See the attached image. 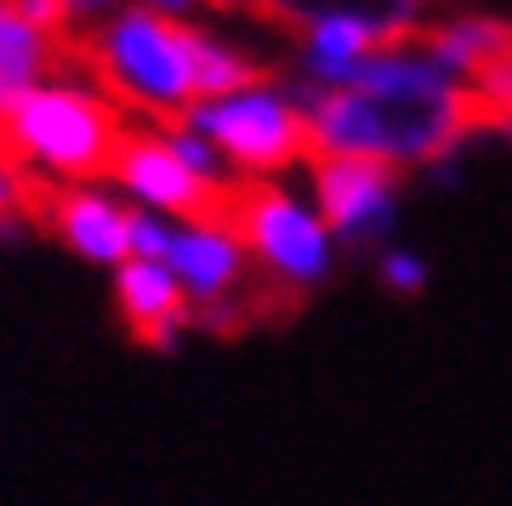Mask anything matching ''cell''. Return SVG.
<instances>
[{"label": "cell", "instance_id": "6da1fadb", "mask_svg": "<svg viewBox=\"0 0 512 506\" xmlns=\"http://www.w3.org/2000/svg\"><path fill=\"white\" fill-rule=\"evenodd\" d=\"M291 91L308 114L313 154L382 160L393 171H433L439 160L456 154L478 120L473 91L433 63L427 40L382 46L336 91L296 86V80Z\"/></svg>", "mask_w": 512, "mask_h": 506}, {"label": "cell", "instance_id": "7a4b0ae2", "mask_svg": "<svg viewBox=\"0 0 512 506\" xmlns=\"http://www.w3.org/2000/svg\"><path fill=\"white\" fill-rule=\"evenodd\" d=\"M126 143L120 103L86 80H40L23 91L0 120V148L23 171H40L52 182H92L114 165Z\"/></svg>", "mask_w": 512, "mask_h": 506}, {"label": "cell", "instance_id": "3957f363", "mask_svg": "<svg viewBox=\"0 0 512 506\" xmlns=\"http://www.w3.org/2000/svg\"><path fill=\"white\" fill-rule=\"evenodd\" d=\"M92 63H97L103 91L137 114L183 120L200 103V86H194V23H171V18L143 12V6H126L120 18L97 23Z\"/></svg>", "mask_w": 512, "mask_h": 506}, {"label": "cell", "instance_id": "277c9868", "mask_svg": "<svg viewBox=\"0 0 512 506\" xmlns=\"http://www.w3.org/2000/svg\"><path fill=\"white\" fill-rule=\"evenodd\" d=\"M194 131H205L228 171L245 182H279L291 165L313 160L308 114L296 103L291 86L274 80H251V86L228 91V97H205L183 114Z\"/></svg>", "mask_w": 512, "mask_h": 506}, {"label": "cell", "instance_id": "5b68a950", "mask_svg": "<svg viewBox=\"0 0 512 506\" xmlns=\"http://www.w3.org/2000/svg\"><path fill=\"white\" fill-rule=\"evenodd\" d=\"M234 228L245 239L251 262L274 285L285 290H319L336 279V262H342V239L330 234L325 211L313 205L308 188H291V182H251L239 194Z\"/></svg>", "mask_w": 512, "mask_h": 506}, {"label": "cell", "instance_id": "8992f818", "mask_svg": "<svg viewBox=\"0 0 512 506\" xmlns=\"http://www.w3.org/2000/svg\"><path fill=\"white\" fill-rule=\"evenodd\" d=\"M308 194L325 211L342 251H387L404 217V171L382 160H348V154H313Z\"/></svg>", "mask_w": 512, "mask_h": 506}, {"label": "cell", "instance_id": "52a82bcc", "mask_svg": "<svg viewBox=\"0 0 512 506\" xmlns=\"http://www.w3.org/2000/svg\"><path fill=\"white\" fill-rule=\"evenodd\" d=\"M109 177L137 211H160V217H171V222L211 217V205H217V188H205V182L177 160V148L165 143V131H126V143L114 154Z\"/></svg>", "mask_w": 512, "mask_h": 506}, {"label": "cell", "instance_id": "ba28073f", "mask_svg": "<svg viewBox=\"0 0 512 506\" xmlns=\"http://www.w3.org/2000/svg\"><path fill=\"white\" fill-rule=\"evenodd\" d=\"M165 268L177 273V285H183L194 313H222L239 296L245 273H251V251H245V239H239L234 222L188 217V222H177V234H171Z\"/></svg>", "mask_w": 512, "mask_h": 506}, {"label": "cell", "instance_id": "9c48e42d", "mask_svg": "<svg viewBox=\"0 0 512 506\" xmlns=\"http://www.w3.org/2000/svg\"><path fill=\"white\" fill-rule=\"evenodd\" d=\"M393 40L404 35L376 12H359V6L319 12L313 23H302V40H296V86H319V91L348 86L353 74Z\"/></svg>", "mask_w": 512, "mask_h": 506}, {"label": "cell", "instance_id": "30bf717a", "mask_svg": "<svg viewBox=\"0 0 512 506\" xmlns=\"http://www.w3.org/2000/svg\"><path fill=\"white\" fill-rule=\"evenodd\" d=\"M46 222L57 228V239L69 245L80 262L92 268H120L131 262V199L120 188H103V182H69L52 194V211Z\"/></svg>", "mask_w": 512, "mask_h": 506}, {"label": "cell", "instance_id": "8fae6325", "mask_svg": "<svg viewBox=\"0 0 512 506\" xmlns=\"http://www.w3.org/2000/svg\"><path fill=\"white\" fill-rule=\"evenodd\" d=\"M114 308L137 330V342L160 347V353H171V347L183 342L188 319H194L177 273L165 268V262H143V256H131V262L114 268Z\"/></svg>", "mask_w": 512, "mask_h": 506}, {"label": "cell", "instance_id": "7c38bea8", "mask_svg": "<svg viewBox=\"0 0 512 506\" xmlns=\"http://www.w3.org/2000/svg\"><path fill=\"white\" fill-rule=\"evenodd\" d=\"M507 46H512V29H507L501 18H484V12L450 18V23H439V29L427 35V52H433V63H439L450 80H461V86H473L478 69H484V63H495Z\"/></svg>", "mask_w": 512, "mask_h": 506}, {"label": "cell", "instance_id": "4fadbf2b", "mask_svg": "<svg viewBox=\"0 0 512 506\" xmlns=\"http://www.w3.org/2000/svg\"><path fill=\"white\" fill-rule=\"evenodd\" d=\"M46 63H52V35L18 18L12 0H0V120L23 91H35L46 80Z\"/></svg>", "mask_w": 512, "mask_h": 506}, {"label": "cell", "instance_id": "5bb4252c", "mask_svg": "<svg viewBox=\"0 0 512 506\" xmlns=\"http://www.w3.org/2000/svg\"><path fill=\"white\" fill-rule=\"evenodd\" d=\"M262 80L256 74V57L239 52L234 40L211 35V29H194V86H200V103L205 97H228V91Z\"/></svg>", "mask_w": 512, "mask_h": 506}, {"label": "cell", "instance_id": "9a60e30c", "mask_svg": "<svg viewBox=\"0 0 512 506\" xmlns=\"http://www.w3.org/2000/svg\"><path fill=\"white\" fill-rule=\"evenodd\" d=\"M262 6H268L274 18H291V23H313L319 12L359 6V12H376V18H387L404 40H410V29H416V18H421V0H262Z\"/></svg>", "mask_w": 512, "mask_h": 506}, {"label": "cell", "instance_id": "2e32d148", "mask_svg": "<svg viewBox=\"0 0 512 506\" xmlns=\"http://www.w3.org/2000/svg\"><path fill=\"white\" fill-rule=\"evenodd\" d=\"M165 143L177 148V160H183L205 188H217V194H222V188L234 182V171H228V160L217 154V143H211L205 131H194L188 120H171V126H165Z\"/></svg>", "mask_w": 512, "mask_h": 506}, {"label": "cell", "instance_id": "e0dca14e", "mask_svg": "<svg viewBox=\"0 0 512 506\" xmlns=\"http://www.w3.org/2000/svg\"><path fill=\"white\" fill-rule=\"evenodd\" d=\"M376 279H382L387 296H421L427 290V279H433V268H427V256L410 251V245H387V251H376Z\"/></svg>", "mask_w": 512, "mask_h": 506}, {"label": "cell", "instance_id": "ac0fdd59", "mask_svg": "<svg viewBox=\"0 0 512 506\" xmlns=\"http://www.w3.org/2000/svg\"><path fill=\"white\" fill-rule=\"evenodd\" d=\"M467 91H473L478 114H490L495 126H512V46L495 57V63H484Z\"/></svg>", "mask_w": 512, "mask_h": 506}, {"label": "cell", "instance_id": "d6986e66", "mask_svg": "<svg viewBox=\"0 0 512 506\" xmlns=\"http://www.w3.org/2000/svg\"><path fill=\"white\" fill-rule=\"evenodd\" d=\"M171 234H177V222H171V217H160V211H137V205H131V256H143V262H165Z\"/></svg>", "mask_w": 512, "mask_h": 506}, {"label": "cell", "instance_id": "ffe728a7", "mask_svg": "<svg viewBox=\"0 0 512 506\" xmlns=\"http://www.w3.org/2000/svg\"><path fill=\"white\" fill-rule=\"evenodd\" d=\"M12 12L29 18L35 29H46V35H57V29L69 23V0H12Z\"/></svg>", "mask_w": 512, "mask_h": 506}, {"label": "cell", "instance_id": "44dd1931", "mask_svg": "<svg viewBox=\"0 0 512 506\" xmlns=\"http://www.w3.org/2000/svg\"><path fill=\"white\" fill-rule=\"evenodd\" d=\"M131 0H69V23H109L120 18Z\"/></svg>", "mask_w": 512, "mask_h": 506}, {"label": "cell", "instance_id": "7402d4cb", "mask_svg": "<svg viewBox=\"0 0 512 506\" xmlns=\"http://www.w3.org/2000/svg\"><path fill=\"white\" fill-rule=\"evenodd\" d=\"M131 6H143V12H154V18H171V23H188L200 18L211 0H131Z\"/></svg>", "mask_w": 512, "mask_h": 506}, {"label": "cell", "instance_id": "603a6c76", "mask_svg": "<svg viewBox=\"0 0 512 506\" xmlns=\"http://www.w3.org/2000/svg\"><path fill=\"white\" fill-rule=\"evenodd\" d=\"M23 205V177H18V160H0V217H12Z\"/></svg>", "mask_w": 512, "mask_h": 506}]
</instances>
